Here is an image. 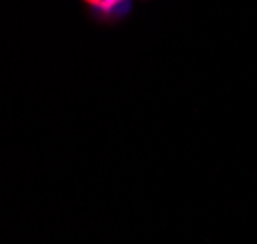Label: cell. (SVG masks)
I'll use <instances>...</instances> for the list:
<instances>
[{
	"label": "cell",
	"instance_id": "cell-1",
	"mask_svg": "<svg viewBox=\"0 0 257 244\" xmlns=\"http://www.w3.org/2000/svg\"><path fill=\"white\" fill-rule=\"evenodd\" d=\"M83 2H87V4L95 6V8H99V10L108 12V10L116 8V6H118L120 2H124V0H83Z\"/></svg>",
	"mask_w": 257,
	"mask_h": 244
}]
</instances>
